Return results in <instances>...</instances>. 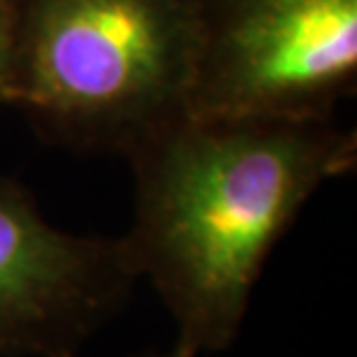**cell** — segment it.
Returning <instances> with one entry per match:
<instances>
[{
  "label": "cell",
  "mask_w": 357,
  "mask_h": 357,
  "mask_svg": "<svg viewBox=\"0 0 357 357\" xmlns=\"http://www.w3.org/2000/svg\"><path fill=\"white\" fill-rule=\"evenodd\" d=\"M135 357H185V355L172 344V346L167 348V351H149V353H139V355H135Z\"/></svg>",
  "instance_id": "8992f818"
},
{
  "label": "cell",
  "mask_w": 357,
  "mask_h": 357,
  "mask_svg": "<svg viewBox=\"0 0 357 357\" xmlns=\"http://www.w3.org/2000/svg\"><path fill=\"white\" fill-rule=\"evenodd\" d=\"M137 281L121 239L59 230L0 176V357H77Z\"/></svg>",
  "instance_id": "277c9868"
},
{
  "label": "cell",
  "mask_w": 357,
  "mask_h": 357,
  "mask_svg": "<svg viewBox=\"0 0 357 357\" xmlns=\"http://www.w3.org/2000/svg\"><path fill=\"white\" fill-rule=\"evenodd\" d=\"M19 0H0V105H17Z\"/></svg>",
  "instance_id": "5b68a950"
},
{
  "label": "cell",
  "mask_w": 357,
  "mask_h": 357,
  "mask_svg": "<svg viewBox=\"0 0 357 357\" xmlns=\"http://www.w3.org/2000/svg\"><path fill=\"white\" fill-rule=\"evenodd\" d=\"M135 220L121 244L176 323L185 357L227 351L262 267L325 181L355 169L332 119L181 116L128 153Z\"/></svg>",
  "instance_id": "6da1fadb"
},
{
  "label": "cell",
  "mask_w": 357,
  "mask_h": 357,
  "mask_svg": "<svg viewBox=\"0 0 357 357\" xmlns=\"http://www.w3.org/2000/svg\"><path fill=\"white\" fill-rule=\"evenodd\" d=\"M199 0H19V107L52 144L135 151L188 112Z\"/></svg>",
  "instance_id": "7a4b0ae2"
},
{
  "label": "cell",
  "mask_w": 357,
  "mask_h": 357,
  "mask_svg": "<svg viewBox=\"0 0 357 357\" xmlns=\"http://www.w3.org/2000/svg\"><path fill=\"white\" fill-rule=\"evenodd\" d=\"M357 77V0H199L192 119H332Z\"/></svg>",
  "instance_id": "3957f363"
}]
</instances>
